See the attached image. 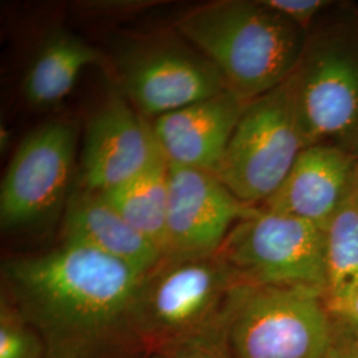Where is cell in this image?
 <instances>
[{
  "instance_id": "2e32d148",
  "label": "cell",
  "mask_w": 358,
  "mask_h": 358,
  "mask_svg": "<svg viewBox=\"0 0 358 358\" xmlns=\"http://www.w3.org/2000/svg\"><path fill=\"white\" fill-rule=\"evenodd\" d=\"M101 195L165 257L169 162L164 153L138 176Z\"/></svg>"
},
{
  "instance_id": "3957f363",
  "label": "cell",
  "mask_w": 358,
  "mask_h": 358,
  "mask_svg": "<svg viewBox=\"0 0 358 358\" xmlns=\"http://www.w3.org/2000/svg\"><path fill=\"white\" fill-rule=\"evenodd\" d=\"M289 81L306 146L358 158V7L336 3L321 16Z\"/></svg>"
},
{
  "instance_id": "ffe728a7",
  "label": "cell",
  "mask_w": 358,
  "mask_h": 358,
  "mask_svg": "<svg viewBox=\"0 0 358 358\" xmlns=\"http://www.w3.org/2000/svg\"><path fill=\"white\" fill-rule=\"evenodd\" d=\"M338 322V334H337V343L333 349L331 358H358V346L355 344L349 333L340 321Z\"/></svg>"
},
{
  "instance_id": "cb8c5ba5",
  "label": "cell",
  "mask_w": 358,
  "mask_h": 358,
  "mask_svg": "<svg viewBox=\"0 0 358 358\" xmlns=\"http://www.w3.org/2000/svg\"><path fill=\"white\" fill-rule=\"evenodd\" d=\"M355 199L357 201L358 203V169H357V178H356V186H355Z\"/></svg>"
},
{
  "instance_id": "7402d4cb",
  "label": "cell",
  "mask_w": 358,
  "mask_h": 358,
  "mask_svg": "<svg viewBox=\"0 0 358 358\" xmlns=\"http://www.w3.org/2000/svg\"><path fill=\"white\" fill-rule=\"evenodd\" d=\"M336 319L346 322H358V288L348 301L345 308L336 316Z\"/></svg>"
},
{
  "instance_id": "e0dca14e",
  "label": "cell",
  "mask_w": 358,
  "mask_h": 358,
  "mask_svg": "<svg viewBox=\"0 0 358 358\" xmlns=\"http://www.w3.org/2000/svg\"><path fill=\"white\" fill-rule=\"evenodd\" d=\"M327 304L336 317L358 288V203L353 196L324 229Z\"/></svg>"
},
{
  "instance_id": "5b68a950",
  "label": "cell",
  "mask_w": 358,
  "mask_h": 358,
  "mask_svg": "<svg viewBox=\"0 0 358 358\" xmlns=\"http://www.w3.org/2000/svg\"><path fill=\"white\" fill-rule=\"evenodd\" d=\"M242 284L215 255L165 257L136 294L130 320L162 345H215L232 294Z\"/></svg>"
},
{
  "instance_id": "9c48e42d",
  "label": "cell",
  "mask_w": 358,
  "mask_h": 358,
  "mask_svg": "<svg viewBox=\"0 0 358 358\" xmlns=\"http://www.w3.org/2000/svg\"><path fill=\"white\" fill-rule=\"evenodd\" d=\"M256 208L239 201L215 174L169 164L165 257L215 255Z\"/></svg>"
},
{
  "instance_id": "603a6c76",
  "label": "cell",
  "mask_w": 358,
  "mask_h": 358,
  "mask_svg": "<svg viewBox=\"0 0 358 358\" xmlns=\"http://www.w3.org/2000/svg\"><path fill=\"white\" fill-rule=\"evenodd\" d=\"M338 320V319H337ZM343 327L345 328L346 332L349 333V336L352 337V340L355 341V344L358 346V322H346V321L338 320Z\"/></svg>"
},
{
  "instance_id": "9a60e30c",
  "label": "cell",
  "mask_w": 358,
  "mask_h": 358,
  "mask_svg": "<svg viewBox=\"0 0 358 358\" xmlns=\"http://www.w3.org/2000/svg\"><path fill=\"white\" fill-rule=\"evenodd\" d=\"M100 60L99 52L84 40L68 32L53 34L27 71L23 83L27 101L38 108L60 103L73 90L81 71Z\"/></svg>"
},
{
  "instance_id": "8fae6325",
  "label": "cell",
  "mask_w": 358,
  "mask_h": 358,
  "mask_svg": "<svg viewBox=\"0 0 358 358\" xmlns=\"http://www.w3.org/2000/svg\"><path fill=\"white\" fill-rule=\"evenodd\" d=\"M161 154L153 125L113 90L85 130L80 189L109 192L138 176Z\"/></svg>"
},
{
  "instance_id": "6da1fadb",
  "label": "cell",
  "mask_w": 358,
  "mask_h": 358,
  "mask_svg": "<svg viewBox=\"0 0 358 358\" xmlns=\"http://www.w3.org/2000/svg\"><path fill=\"white\" fill-rule=\"evenodd\" d=\"M16 301L55 341L81 344L130 319L146 275L88 247L63 243L51 252L6 263Z\"/></svg>"
},
{
  "instance_id": "4fadbf2b",
  "label": "cell",
  "mask_w": 358,
  "mask_h": 358,
  "mask_svg": "<svg viewBox=\"0 0 358 358\" xmlns=\"http://www.w3.org/2000/svg\"><path fill=\"white\" fill-rule=\"evenodd\" d=\"M248 103L226 90L157 117L152 125L167 162L215 174Z\"/></svg>"
},
{
  "instance_id": "d6986e66",
  "label": "cell",
  "mask_w": 358,
  "mask_h": 358,
  "mask_svg": "<svg viewBox=\"0 0 358 358\" xmlns=\"http://www.w3.org/2000/svg\"><path fill=\"white\" fill-rule=\"evenodd\" d=\"M275 13L309 32L324 13L336 3L331 0H262Z\"/></svg>"
},
{
  "instance_id": "30bf717a",
  "label": "cell",
  "mask_w": 358,
  "mask_h": 358,
  "mask_svg": "<svg viewBox=\"0 0 358 358\" xmlns=\"http://www.w3.org/2000/svg\"><path fill=\"white\" fill-rule=\"evenodd\" d=\"M120 72L125 97L138 113L154 120L229 90L205 56L171 44L130 52Z\"/></svg>"
},
{
  "instance_id": "44dd1931",
  "label": "cell",
  "mask_w": 358,
  "mask_h": 358,
  "mask_svg": "<svg viewBox=\"0 0 358 358\" xmlns=\"http://www.w3.org/2000/svg\"><path fill=\"white\" fill-rule=\"evenodd\" d=\"M171 358H227L219 345H194L183 348Z\"/></svg>"
},
{
  "instance_id": "277c9868",
  "label": "cell",
  "mask_w": 358,
  "mask_h": 358,
  "mask_svg": "<svg viewBox=\"0 0 358 358\" xmlns=\"http://www.w3.org/2000/svg\"><path fill=\"white\" fill-rule=\"evenodd\" d=\"M337 334L319 288L239 284L219 346L227 358H331Z\"/></svg>"
},
{
  "instance_id": "8992f818",
  "label": "cell",
  "mask_w": 358,
  "mask_h": 358,
  "mask_svg": "<svg viewBox=\"0 0 358 358\" xmlns=\"http://www.w3.org/2000/svg\"><path fill=\"white\" fill-rule=\"evenodd\" d=\"M306 148L288 78L247 103L215 176L239 201L260 207Z\"/></svg>"
},
{
  "instance_id": "52a82bcc",
  "label": "cell",
  "mask_w": 358,
  "mask_h": 358,
  "mask_svg": "<svg viewBox=\"0 0 358 358\" xmlns=\"http://www.w3.org/2000/svg\"><path fill=\"white\" fill-rule=\"evenodd\" d=\"M217 255L247 285L325 287L324 229L257 207L222 244Z\"/></svg>"
},
{
  "instance_id": "ac0fdd59",
  "label": "cell",
  "mask_w": 358,
  "mask_h": 358,
  "mask_svg": "<svg viewBox=\"0 0 358 358\" xmlns=\"http://www.w3.org/2000/svg\"><path fill=\"white\" fill-rule=\"evenodd\" d=\"M0 358H38V343L8 306L1 304Z\"/></svg>"
},
{
  "instance_id": "7c38bea8",
  "label": "cell",
  "mask_w": 358,
  "mask_h": 358,
  "mask_svg": "<svg viewBox=\"0 0 358 358\" xmlns=\"http://www.w3.org/2000/svg\"><path fill=\"white\" fill-rule=\"evenodd\" d=\"M358 158L328 145L307 146L280 187L262 208L299 217L322 229L353 196Z\"/></svg>"
},
{
  "instance_id": "ba28073f",
  "label": "cell",
  "mask_w": 358,
  "mask_h": 358,
  "mask_svg": "<svg viewBox=\"0 0 358 358\" xmlns=\"http://www.w3.org/2000/svg\"><path fill=\"white\" fill-rule=\"evenodd\" d=\"M77 131L55 120L32 130L19 145L0 187V223L20 229L65 207L76 159Z\"/></svg>"
},
{
  "instance_id": "5bb4252c",
  "label": "cell",
  "mask_w": 358,
  "mask_h": 358,
  "mask_svg": "<svg viewBox=\"0 0 358 358\" xmlns=\"http://www.w3.org/2000/svg\"><path fill=\"white\" fill-rule=\"evenodd\" d=\"M64 243L78 244L128 264L142 275L165 257L121 217L101 194L78 189L69 195L63 222Z\"/></svg>"
},
{
  "instance_id": "7a4b0ae2",
  "label": "cell",
  "mask_w": 358,
  "mask_h": 358,
  "mask_svg": "<svg viewBox=\"0 0 358 358\" xmlns=\"http://www.w3.org/2000/svg\"><path fill=\"white\" fill-rule=\"evenodd\" d=\"M176 28L245 101L291 77L308 38L307 31L262 0L207 3L183 13Z\"/></svg>"
}]
</instances>
